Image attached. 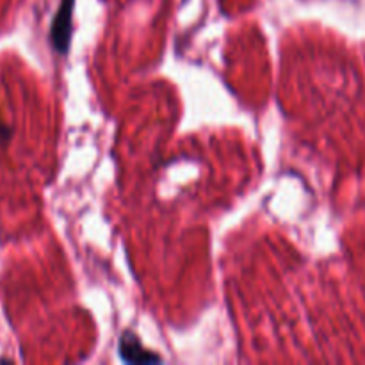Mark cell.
<instances>
[{
    "label": "cell",
    "instance_id": "1",
    "mask_svg": "<svg viewBox=\"0 0 365 365\" xmlns=\"http://www.w3.org/2000/svg\"><path fill=\"white\" fill-rule=\"evenodd\" d=\"M73 9L75 0H63L50 27V41L61 56L70 52L71 34H73Z\"/></svg>",
    "mask_w": 365,
    "mask_h": 365
},
{
    "label": "cell",
    "instance_id": "2",
    "mask_svg": "<svg viewBox=\"0 0 365 365\" xmlns=\"http://www.w3.org/2000/svg\"><path fill=\"white\" fill-rule=\"evenodd\" d=\"M118 353H120V359L125 364H159L163 362L157 353L150 351L143 346V342L139 341V337L132 331H123L118 342Z\"/></svg>",
    "mask_w": 365,
    "mask_h": 365
},
{
    "label": "cell",
    "instance_id": "3",
    "mask_svg": "<svg viewBox=\"0 0 365 365\" xmlns=\"http://www.w3.org/2000/svg\"><path fill=\"white\" fill-rule=\"evenodd\" d=\"M9 135H11L9 128L4 127V125H0V143L7 141V139H9Z\"/></svg>",
    "mask_w": 365,
    "mask_h": 365
}]
</instances>
